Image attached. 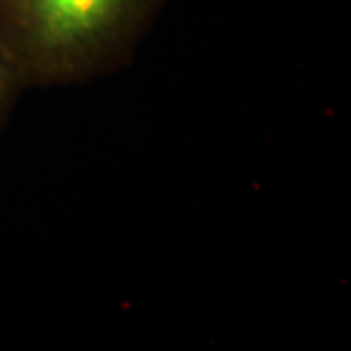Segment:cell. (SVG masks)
I'll list each match as a JSON object with an SVG mask.
<instances>
[{"instance_id":"obj_2","label":"cell","mask_w":351,"mask_h":351,"mask_svg":"<svg viewBox=\"0 0 351 351\" xmlns=\"http://www.w3.org/2000/svg\"><path fill=\"white\" fill-rule=\"evenodd\" d=\"M24 90V80L0 39V133L8 125L14 110H16V104L20 100V94Z\"/></svg>"},{"instance_id":"obj_1","label":"cell","mask_w":351,"mask_h":351,"mask_svg":"<svg viewBox=\"0 0 351 351\" xmlns=\"http://www.w3.org/2000/svg\"><path fill=\"white\" fill-rule=\"evenodd\" d=\"M166 0H0V39L27 86L98 78L123 64Z\"/></svg>"}]
</instances>
